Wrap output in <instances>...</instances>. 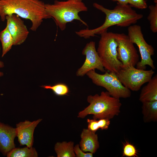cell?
Returning a JSON list of instances; mask_svg holds the SVG:
<instances>
[{"label":"cell","mask_w":157,"mask_h":157,"mask_svg":"<svg viewBox=\"0 0 157 157\" xmlns=\"http://www.w3.org/2000/svg\"><path fill=\"white\" fill-rule=\"evenodd\" d=\"M93 6L105 14V19L101 26L96 28H87L76 32V34L79 36L85 39L94 36L96 34L100 35L113 26H129L135 24L143 17L142 14L137 13L128 4H122L117 3V5L112 10L107 9L96 3H93Z\"/></svg>","instance_id":"6da1fadb"},{"label":"cell","mask_w":157,"mask_h":157,"mask_svg":"<svg viewBox=\"0 0 157 157\" xmlns=\"http://www.w3.org/2000/svg\"><path fill=\"white\" fill-rule=\"evenodd\" d=\"M45 4L40 0H0V17L2 21L8 15L15 14L29 20L30 29L36 31L43 20L51 18L47 13Z\"/></svg>","instance_id":"7a4b0ae2"},{"label":"cell","mask_w":157,"mask_h":157,"mask_svg":"<svg viewBox=\"0 0 157 157\" xmlns=\"http://www.w3.org/2000/svg\"><path fill=\"white\" fill-rule=\"evenodd\" d=\"M87 101L89 105L78 113V117L83 118L88 115H92L93 119H110L120 112L122 104L119 99L112 96L107 91H102L100 95H89Z\"/></svg>","instance_id":"3957f363"},{"label":"cell","mask_w":157,"mask_h":157,"mask_svg":"<svg viewBox=\"0 0 157 157\" xmlns=\"http://www.w3.org/2000/svg\"><path fill=\"white\" fill-rule=\"evenodd\" d=\"M47 14L54 20L57 26L61 31L66 28L67 24L77 20L88 26L79 15L81 12L88 11V8L82 1L74 0L66 1L55 0L53 4H45Z\"/></svg>","instance_id":"277c9868"},{"label":"cell","mask_w":157,"mask_h":157,"mask_svg":"<svg viewBox=\"0 0 157 157\" xmlns=\"http://www.w3.org/2000/svg\"><path fill=\"white\" fill-rule=\"evenodd\" d=\"M100 35L97 51L105 69L117 73L122 69V64L117 58L115 33L107 31Z\"/></svg>","instance_id":"5b68a950"},{"label":"cell","mask_w":157,"mask_h":157,"mask_svg":"<svg viewBox=\"0 0 157 157\" xmlns=\"http://www.w3.org/2000/svg\"><path fill=\"white\" fill-rule=\"evenodd\" d=\"M86 74L93 83L105 88L114 97L126 98L131 96V90L122 85L114 72L106 71L104 74H100L93 70L89 71Z\"/></svg>","instance_id":"8992f818"},{"label":"cell","mask_w":157,"mask_h":157,"mask_svg":"<svg viewBox=\"0 0 157 157\" xmlns=\"http://www.w3.org/2000/svg\"><path fill=\"white\" fill-rule=\"evenodd\" d=\"M128 33L130 40L138 47L141 57V60L136 65V68L145 70L146 66L148 65L154 69L155 67L154 61L151 58V56L154 54V49L145 40L141 26L135 24L130 26L128 28Z\"/></svg>","instance_id":"52a82bcc"},{"label":"cell","mask_w":157,"mask_h":157,"mask_svg":"<svg viewBox=\"0 0 157 157\" xmlns=\"http://www.w3.org/2000/svg\"><path fill=\"white\" fill-rule=\"evenodd\" d=\"M154 73L152 69L146 70L131 66L121 69L116 74L125 87L130 90L137 91L151 79Z\"/></svg>","instance_id":"ba28073f"},{"label":"cell","mask_w":157,"mask_h":157,"mask_svg":"<svg viewBox=\"0 0 157 157\" xmlns=\"http://www.w3.org/2000/svg\"><path fill=\"white\" fill-rule=\"evenodd\" d=\"M117 47L118 59L122 64V69L135 67L139 61V55L133 43L124 33H115Z\"/></svg>","instance_id":"9c48e42d"},{"label":"cell","mask_w":157,"mask_h":157,"mask_svg":"<svg viewBox=\"0 0 157 157\" xmlns=\"http://www.w3.org/2000/svg\"><path fill=\"white\" fill-rule=\"evenodd\" d=\"M85 56V61L82 66L77 70V76H83L89 71L97 69L102 72L106 71L95 47V43L91 41L87 43L82 51Z\"/></svg>","instance_id":"30bf717a"},{"label":"cell","mask_w":157,"mask_h":157,"mask_svg":"<svg viewBox=\"0 0 157 157\" xmlns=\"http://www.w3.org/2000/svg\"><path fill=\"white\" fill-rule=\"evenodd\" d=\"M7 27L14 40V45L24 43L27 38L29 32L24 21L18 15L12 14L7 15Z\"/></svg>","instance_id":"8fae6325"},{"label":"cell","mask_w":157,"mask_h":157,"mask_svg":"<svg viewBox=\"0 0 157 157\" xmlns=\"http://www.w3.org/2000/svg\"><path fill=\"white\" fill-rule=\"evenodd\" d=\"M42 120V119L33 121L26 120L16 124V137L20 146L25 145L29 147H33L35 129Z\"/></svg>","instance_id":"7c38bea8"},{"label":"cell","mask_w":157,"mask_h":157,"mask_svg":"<svg viewBox=\"0 0 157 157\" xmlns=\"http://www.w3.org/2000/svg\"><path fill=\"white\" fill-rule=\"evenodd\" d=\"M16 128L0 122V152L4 156L15 147Z\"/></svg>","instance_id":"4fadbf2b"},{"label":"cell","mask_w":157,"mask_h":157,"mask_svg":"<svg viewBox=\"0 0 157 157\" xmlns=\"http://www.w3.org/2000/svg\"><path fill=\"white\" fill-rule=\"evenodd\" d=\"M80 137L79 145L81 150L94 154L99 147L97 135L88 129H84Z\"/></svg>","instance_id":"5bb4252c"},{"label":"cell","mask_w":157,"mask_h":157,"mask_svg":"<svg viewBox=\"0 0 157 157\" xmlns=\"http://www.w3.org/2000/svg\"><path fill=\"white\" fill-rule=\"evenodd\" d=\"M141 90L139 100L141 102L157 100V75L156 74Z\"/></svg>","instance_id":"9a60e30c"},{"label":"cell","mask_w":157,"mask_h":157,"mask_svg":"<svg viewBox=\"0 0 157 157\" xmlns=\"http://www.w3.org/2000/svg\"><path fill=\"white\" fill-rule=\"evenodd\" d=\"M142 113L145 122L157 120V100L142 103Z\"/></svg>","instance_id":"2e32d148"},{"label":"cell","mask_w":157,"mask_h":157,"mask_svg":"<svg viewBox=\"0 0 157 157\" xmlns=\"http://www.w3.org/2000/svg\"><path fill=\"white\" fill-rule=\"evenodd\" d=\"M74 142L72 141L58 142L54 146V150L57 157H75Z\"/></svg>","instance_id":"e0dca14e"},{"label":"cell","mask_w":157,"mask_h":157,"mask_svg":"<svg viewBox=\"0 0 157 157\" xmlns=\"http://www.w3.org/2000/svg\"><path fill=\"white\" fill-rule=\"evenodd\" d=\"M7 157H37L38 153L33 147L27 146L23 148H16L11 150L7 154Z\"/></svg>","instance_id":"ac0fdd59"},{"label":"cell","mask_w":157,"mask_h":157,"mask_svg":"<svg viewBox=\"0 0 157 157\" xmlns=\"http://www.w3.org/2000/svg\"><path fill=\"white\" fill-rule=\"evenodd\" d=\"M0 40L2 46V57H3L14 45L13 38L7 27L0 32Z\"/></svg>","instance_id":"d6986e66"},{"label":"cell","mask_w":157,"mask_h":157,"mask_svg":"<svg viewBox=\"0 0 157 157\" xmlns=\"http://www.w3.org/2000/svg\"><path fill=\"white\" fill-rule=\"evenodd\" d=\"M87 121L88 129L94 133L99 129L101 130L107 129L110 124V119H101L99 120L88 119Z\"/></svg>","instance_id":"ffe728a7"},{"label":"cell","mask_w":157,"mask_h":157,"mask_svg":"<svg viewBox=\"0 0 157 157\" xmlns=\"http://www.w3.org/2000/svg\"><path fill=\"white\" fill-rule=\"evenodd\" d=\"M41 87L51 90L55 94L58 96L67 95L69 92L68 86L64 83H59L54 85H43Z\"/></svg>","instance_id":"44dd1931"},{"label":"cell","mask_w":157,"mask_h":157,"mask_svg":"<svg viewBox=\"0 0 157 157\" xmlns=\"http://www.w3.org/2000/svg\"><path fill=\"white\" fill-rule=\"evenodd\" d=\"M149 8L150 12L147 19L150 22L151 30L156 33L157 32V3L154 5H150Z\"/></svg>","instance_id":"7402d4cb"},{"label":"cell","mask_w":157,"mask_h":157,"mask_svg":"<svg viewBox=\"0 0 157 157\" xmlns=\"http://www.w3.org/2000/svg\"><path fill=\"white\" fill-rule=\"evenodd\" d=\"M138 154V151L133 144L128 142L124 144L122 156L136 157Z\"/></svg>","instance_id":"603a6c76"},{"label":"cell","mask_w":157,"mask_h":157,"mask_svg":"<svg viewBox=\"0 0 157 157\" xmlns=\"http://www.w3.org/2000/svg\"><path fill=\"white\" fill-rule=\"evenodd\" d=\"M128 4L131 7L141 9H145L147 7L145 0H128Z\"/></svg>","instance_id":"cb8c5ba5"},{"label":"cell","mask_w":157,"mask_h":157,"mask_svg":"<svg viewBox=\"0 0 157 157\" xmlns=\"http://www.w3.org/2000/svg\"><path fill=\"white\" fill-rule=\"evenodd\" d=\"M74 151L76 156L77 157H92L93 154L91 152L85 153L81 149L79 145L77 144L74 147Z\"/></svg>","instance_id":"d4e9b609"},{"label":"cell","mask_w":157,"mask_h":157,"mask_svg":"<svg viewBox=\"0 0 157 157\" xmlns=\"http://www.w3.org/2000/svg\"><path fill=\"white\" fill-rule=\"evenodd\" d=\"M113 1H117V3L122 4H127L128 0H111Z\"/></svg>","instance_id":"484cf974"},{"label":"cell","mask_w":157,"mask_h":157,"mask_svg":"<svg viewBox=\"0 0 157 157\" xmlns=\"http://www.w3.org/2000/svg\"><path fill=\"white\" fill-rule=\"evenodd\" d=\"M4 66V64L0 60V68H2Z\"/></svg>","instance_id":"4316f807"},{"label":"cell","mask_w":157,"mask_h":157,"mask_svg":"<svg viewBox=\"0 0 157 157\" xmlns=\"http://www.w3.org/2000/svg\"><path fill=\"white\" fill-rule=\"evenodd\" d=\"M3 75V73L0 71V77L2 76Z\"/></svg>","instance_id":"83f0119b"},{"label":"cell","mask_w":157,"mask_h":157,"mask_svg":"<svg viewBox=\"0 0 157 157\" xmlns=\"http://www.w3.org/2000/svg\"><path fill=\"white\" fill-rule=\"evenodd\" d=\"M154 1L155 3H157V0H154Z\"/></svg>","instance_id":"f1b7e54d"},{"label":"cell","mask_w":157,"mask_h":157,"mask_svg":"<svg viewBox=\"0 0 157 157\" xmlns=\"http://www.w3.org/2000/svg\"><path fill=\"white\" fill-rule=\"evenodd\" d=\"M75 1H82V0H74Z\"/></svg>","instance_id":"f546056e"}]
</instances>
